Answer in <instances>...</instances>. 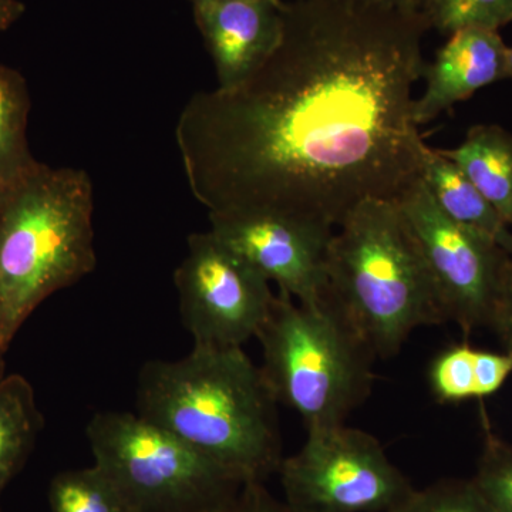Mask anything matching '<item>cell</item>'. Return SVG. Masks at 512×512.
<instances>
[{
  "label": "cell",
  "mask_w": 512,
  "mask_h": 512,
  "mask_svg": "<svg viewBox=\"0 0 512 512\" xmlns=\"http://www.w3.org/2000/svg\"><path fill=\"white\" fill-rule=\"evenodd\" d=\"M508 47L495 30L464 29L448 36L433 62L426 63V90L414 101L417 126L439 117L478 90L510 79Z\"/></svg>",
  "instance_id": "cell-12"
},
{
  "label": "cell",
  "mask_w": 512,
  "mask_h": 512,
  "mask_svg": "<svg viewBox=\"0 0 512 512\" xmlns=\"http://www.w3.org/2000/svg\"><path fill=\"white\" fill-rule=\"evenodd\" d=\"M507 66H508V76H510V79H512V47H508Z\"/></svg>",
  "instance_id": "cell-27"
},
{
  "label": "cell",
  "mask_w": 512,
  "mask_h": 512,
  "mask_svg": "<svg viewBox=\"0 0 512 512\" xmlns=\"http://www.w3.org/2000/svg\"><path fill=\"white\" fill-rule=\"evenodd\" d=\"M3 370V359H0V375H2Z\"/></svg>",
  "instance_id": "cell-28"
},
{
  "label": "cell",
  "mask_w": 512,
  "mask_h": 512,
  "mask_svg": "<svg viewBox=\"0 0 512 512\" xmlns=\"http://www.w3.org/2000/svg\"><path fill=\"white\" fill-rule=\"evenodd\" d=\"M421 15L441 35L464 29L498 32L512 22V0H424Z\"/></svg>",
  "instance_id": "cell-18"
},
{
  "label": "cell",
  "mask_w": 512,
  "mask_h": 512,
  "mask_svg": "<svg viewBox=\"0 0 512 512\" xmlns=\"http://www.w3.org/2000/svg\"><path fill=\"white\" fill-rule=\"evenodd\" d=\"M52 512H128L119 493L96 466L63 471L49 487Z\"/></svg>",
  "instance_id": "cell-17"
},
{
  "label": "cell",
  "mask_w": 512,
  "mask_h": 512,
  "mask_svg": "<svg viewBox=\"0 0 512 512\" xmlns=\"http://www.w3.org/2000/svg\"><path fill=\"white\" fill-rule=\"evenodd\" d=\"M208 512H291L265 490L262 483H247L234 497Z\"/></svg>",
  "instance_id": "cell-23"
},
{
  "label": "cell",
  "mask_w": 512,
  "mask_h": 512,
  "mask_svg": "<svg viewBox=\"0 0 512 512\" xmlns=\"http://www.w3.org/2000/svg\"><path fill=\"white\" fill-rule=\"evenodd\" d=\"M440 153L460 168L512 229V136L495 124L468 130L463 143Z\"/></svg>",
  "instance_id": "cell-14"
},
{
  "label": "cell",
  "mask_w": 512,
  "mask_h": 512,
  "mask_svg": "<svg viewBox=\"0 0 512 512\" xmlns=\"http://www.w3.org/2000/svg\"><path fill=\"white\" fill-rule=\"evenodd\" d=\"M255 338L269 392L306 430L345 424L372 392L377 357L325 296L303 305L279 292Z\"/></svg>",
  "instance_id": "cell-5"
},
{
  "label": "cell",
  "mask_w": 512,
  "mask_h": 512,
  "mask_svg": "<svg viewBox=\"0 0 512 512\" xmlns=\"http://www.w3.org/2000/svg\"><path fill=\"white\" fill-rule=\"evenodd\" d=\"M86 436L128 512H208L247 484L138 414L96 413Z\"/></svg>",
  "instance_id": "cell-6"
},
{
  "label": "cell",
  "mask_w": 512,
  "mask_h": 512,
  "mask_svg": "<svg viewBox=\"0 0 512 512\" xmlns=\"http://www.w3.org/2000/svg\"><path fill=\"white\" fill-rule=\"evenodd\" d=\"M421 13L362 0H295L264 66L198 92L175 141L208 214L276 212L339 227L367 201L402 200L429 146L414 120Z\"/></svg>",
  "instance_id": "cell-1"
},
{
  "label": "cell",
  "mask_w": 512,
  "mask_h": 512,
  "mask_svg": "<svg viewBox=\"0 0 512 512\" xmlns=\"http://www.w3.org/2000/svg\"><path fill=\"white\" fill-rule=\"evenodd\" d=\"M29 111L28 84L22 74L0 66V190L37 164L26 138Z\"/></svg>",
  "instance_id": "cell-16"
},
{
  "label": "cell",
  "mask_w": 512,
  "mask_h": 512,
  "mask_svg": "<svg viewBox=\"0 0 512 512\" xmlns=\"http://www.w3.org/2000/svg\"><path fill=\"white\" fill-rule=\"evenodd\" d=\"M473 483L493 512H512V444L490 429L485 430Z\"/></svg>",
  "instance_id": "cell-19"
},
{
  "label": "cell",
  "mask_w": 512,
  "mask_h": 512,
  "mask_svg": "<svg viewBox=\"0 0 512 512\" xmlns=\"http://www.w3.org/2000/svg\"><path fill=\"white\" fill-rule=\"evenodd\" d=\"M282 0H202L192 5L217 74V89L249 79L275 52L284 33Z\"/></svg>",
  "instance_id": "cell-11"
},
{
  "label": "cell",
  "mask_w": 512,
  "mask_h": 512,
  "mask_svg": "<svg viewBox=\"0 0 512 512\" xmlns=\"http://www.w3.org/2000/svg\"><path fill=\"white\" fill-rule=\"evenodd\" d=\"M42 429L32 384L20 375L0 377V497L25 467Z\"/></svg>",
  "instance_id": "cell-15"
},
{
  "label": "cell",
  "mask_w": 512,
  "mask_h": 512,
  "mask_svg": "<svg viewBox=\"0 0 512 512\" xmlns=\"http://www.w3.org/2000/svg\"><path fill=\"white\" fill-rule=\"evenodd\" d=\"M490 329L500 339L504 352L512 356V256L505 274L503 288L498 296Z\"/></svg>",
  "instance_id": "cell-24"
},
{
  "label": "cell",
  "mask_w": 512,
  "mask_h": 512,
  "mask_svg": "<svg viewBox=\"0 0 512 512\" xmlns=\"http://www.w3.org/2000/svg\"><path fill=\"white\" fill-rule=\"evenodd\" d=\"M278 471L291 512H392L414 490L376 437L346 424L308 429Z\"/></svg>",
  "instance_id": "cell-7"
},
{
  "label": "cell",
  "mask_w": 512,
  "mask_h": 512,
  "mask_svg": "<svg viewBox=\"0 0 512 512\" xmlns=\"http://www.w3.org/2000/svg\"><path fill=\"white\" fill-rule=\"evenodd\" d=\"M25 10V5L20 0H0V32L18 22Z\"/></svg>",
  "instance_id": "cell-25"
},
{
  "label": "cell",
  "mask_w": 512,
  "mask_h": 512,
  "mask_svg": "<svg viewBox=\"0 0 512 512\" xmlns=\"http://www.w3.org/2000/svg\"><path fill=\"white\" fill-rule=\"evenodd\" d=\"M93 183L39 163L0 190V359L45 299L92 274Z\"/></svg>",
  "instance_id": "cell-4"
},
{
  "label": "cell",
  "mask_w": 512,
  "mask_h": 512,
  "mask_svg": "<svg viewBox=\"0 0 512 512\" xmlns=\"http://www.w3.org/2000/svg\"><path fill=\"white\" fill-rule=\"evenodd\" d=\"M397 204L419 241L447 322L460 326L464 336L490 328L512 254L446 217L423 180Z\"/></svg>",
  "instance_id": "cell-9"
},
{
  "label": "cell",
  "mask_w": 512,
  "mask_h": 512,
  "mask_svg": "<svg viewBox=\"0 0 512 512\" xmlns=\"http://www.w3.org/2000/svg\"><path fill=\"white\" fill-rule=\"evenodd\" d=\"M421 180L439 210L451 221L493 239L512 254V229L483 194L440 150L429 148Z\"/></svg>",
  "instance_id": "cell-13"
},
{
  "label": "cell",
  "mask_w": 512,
  "mask_h": 512,
  "mask_svg": "<svg viewBox=\"0 0 512 512\" xmlns=\"http://www.w3.org/2000/svg\"><path fill=\"white\" fill-rule=\"evenodd\" d=\"M330 239L323 296L377 359L402 350L414 330L446 323L439 293L397 202L367 201Z\"/></svg>",
  "instance_id": "cell-3"
},
{
  "label": "cell",
  "mask_w": 512,
  "mask_h": 512,
  "mask_svg": "<svg viewBox=\"0 0 512 512\" xmlns=\"http://www.w3.org/2000/svg\"><path fill=\"white\" fill-rule=\"evenodd\" d=\"M190 2H191V5H194V3L202 2V0H190Z\"/></svg>",
  "instance_id": "cell-29"
},
{
  "label": "cell",
  "mask_w": 512,
  "mask_h": 512,
  "mask_svg": "<svg viewBox=\"0 0 512 512\" xmlns=\"http://www.w3.org/2000/svg\"><path fill=\"white\" fill-rule=\"evenodd\" d=\"M392 512H493L470 481H443L413 493Z\"/></svg>",
  "instance_id": "cell-21"
},
{
  "label": "cell",
  "mask_w": 512,
  "mask_h": 512,
  "mask_svg": "<svg viewBox=\"0 0 512 512\" xmlns=\"http://www.w3.org/2000/svg\"><path fill=\"white\" fill-rule=\"evenodd\" d=\"M211 228L266 281L293 301L312 305L326 288V258L335 228L276 212L208 214Z\"/></svg>",
  "instance_id": "cell-10"
},
{
  "label": "cell",
  "mask_w": 512,
  "mask_h": 512,
  "mask_svg": "<svg viewBox=\"0 0 512 512\" xmlns=\"http://www.w3.org/2000/svg\"><path fill=\"white\" fill-rule=\"evenodd\" d=\"M362 2L383 6V8L402 10V12L421 13L424 0H362Z\"/></svg>",
  "instance_id": "cell-26"
},
{
  "label": "cell",
  "mask_w": 512,
  "mask_h": 512,
  "mask_svg": "<svg viewBox=\"0 0 512 512\" xmlns=\"http://www.w3.org/2000/svg\"><path fill=\"white\" fill-rule=\"evenodd\" d=\"M474 375L476 399L493 396L512 375V356L474 349Z\"/></svg>",
  "instance_id": "cell-22"
},
{
  "label": "cell",
  "mask_w": 512,
  "mask_h": 512,
  "mask_svg": "<svg viewBox=\"0 0 512 512\" xmlns=\"http://www.w3.org/2000/svg\"><path fill=\"white\" fill-rule=\"evenodd\" d=\"M136 394L138 416L244 483H262L279 470L278 403L244 349L194 346L181 359L150 360Z\"/></svg>",
  "instance_id": "cell-2"
},
{
  "label": "cell",
  "mask_w": 512,
  "mask_h": 512,
  "mask_svg": "<svg viewBox=\"0 0 512 512\" xmlns=\"http://www.w3.org/2000/svg\"><path fill=\"white\" fill-rule=\"evenodd\" d=\"M174 284L181 322L204 348H244L275 299L264 276L211 231L188 237Z\"/></svg>",
  "instance_id": "cell-8"
},
{
  "label": "cell",
  "mask_w": 512,
  "mask_h": 512,
  "mask_svg": "<svg viewBox=\"0 0 512 512\" xmlns=\"http://www.w3.org/2000/svg\"><path fill=\"white\" fill-rule=\"evenodd\" d=\"M429 383L437 402L451 404L476 399L474 349L464 343L439 353L431 362Z\"/></svg>",
  "instance_id": "cell-20"
}]
</instances>
